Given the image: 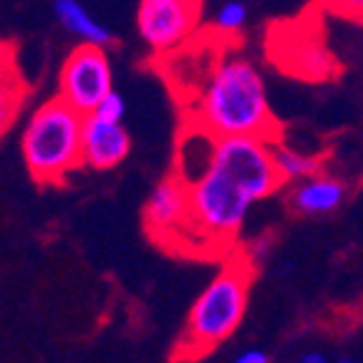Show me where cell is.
<instances>
[{"mask_svg":"<svg viewBox=\"0 0 363 363\" xmlns=\"http://www.w3.org/2000/svg\"><path fill=\"white\" fill-rule=\"evenodd\" d=\"M245 23H247V6L242 0H227L215 16V28L225 35H235Z\"/></svg>","mask_w":363,"mask_h":363,"instance_id":"cell-13","label":"cell"},{"mask_svg":"<svg viewBox=\"0 0 363 363\" xmlns=\"http://www.w3.org/2000/svg\"><path fill=\"white\" fill-rule=\"evenodd\" d=\"M113 91V71L106 48L99 45H76L68 53L58 76V99L76 108L84 116H91L106 94Z\"/></svg>","mask_w":363,"mask_h":363,"instance_id":"cell-6","label":"cell"},{"mask_svg":"<svg viewBox=\"0 0 363 363\" xmlns=\"http://www.w3.org/2000/svg\"><path fill=\"white\" fill-rule=\"evenodd\" d=\"M233 363H272V361L265 351H260V348H247V351H242L240 356H235Z\"/></svg>","mask_w":363,"mask_h":363,"instance_id":"cell-16","label":"cell"},{"mask_svg":"<svg viewBox=\"0 0 363 363\" xmlns=\"http://www.w3.org/2000/svg\"><path fill=\"white\" fill-rule=\"evenodd\" d=\"M335 363H358V361H353V358H340V361H335Z\"/></svg>","mask_w":363,"mask_h":363,"instance_id":"cell-19","label":"cell"},{"mask_svg":"<svg viewBox=\"0 0 363 363\" xmlns=\"http://www.w3.org/2000/svg\"><path fill=\"white\" fill-rule=\"evenodd\" d=\"M86 116L63 99H48L30 113L23 129L21 152L30 177L38 184H61L71 172L84 167L81 139Z\"/></svg>","mask_w":363,"mask_h":363,"instance_id":"cell-4","label":"cell"},{"mask_svg":"<svg viewBox=\"0 0 363 363\" xmlns=\"http://www.w3.org/2000/svg\"><path fill=\"white\" fill-rule=\"evenodd\" d=\"M204 0H142L136 8V30L157 56L184 48L202 23Z\"/></svg>","mask_w":363,"mask_h":363,"instance_id":"cell-5","label":"cell"},{"mask_svg":"<svg viewBox=\"0 0 363 363\" xmlns=\"http://www.w3.org/2000/svg\"><path fill=\"white\" fill-rule=\"evenodd\" d=\"M293 363H328V358H325V353H320V351H306L295 358Z\"/></svg>","mask_w":363,"mask_h":363,"instance_id":"cell-18","label":"cell"},{"mask_svg":"<svg viewBox=\"0 0 363 363\" xmlns=\"http://www.w3.org/2000/svg\"><path fill=\"white\" fill-rule=\"evenodd\" d=\"M144 225L157 242L187 233L189 227V187L179 177H167L152 189L144 207Z\"/></svg>","mask_w":363,"mask_h":363,"instance_id":"cell-7","label":"cell"},{"mask_svg":"<svg viewBox=\"0 0 363 363\" xmlns=\"http://www.w3.org/2000/svg\"><path fill=\"white\" fill-rule=\"evenodd\" d=\"M315 6L343 21L363 23V0H315Z\"/></svg>","mask_w":363,"mask_h":363,"instance_id":"cell-14","label":"cell"},{"mask_svg":"<svg viewBox=\"0 0 363 363\" xmlns=\"http://www.w3.org/2000/svg\"><path fill=\"white\" fill-rule=\"evenodd\" d=\"M124 113H126L124 96H121L119 91H111V94L104 96V101L99 104L96 111L91 113V116H96V119H101V121H111V124H121Z\"/></svg>","mask_w":363,"mask_h":363,"instance_id":"cell-15","label":"cell"},{"mask_svg":"<svg viewBox=\"0 0 363 363\" xmlns=\"http://www.w3.org/2000/svg\"><path fill=\"white\" fill-rule=\"evenodd\" d=\"M187 129H197L215 142L255 136L278 142L280 124L267 101L260 68L242 53L215 61L187 113Z\"/></svg>","mask_w":363,"mask_h":363,"instance_id":"cell-2","label":"cell"},{"mask_svg":"<svg viewBox=\"0 0 363 363\" xmlns=\"http://www.w3.org/2000/svg\"><path fill=\"white\" fill-rule=\"evenodd\" d=\"M267 247H270V240H257L255 245H252V255L247 257V262H262V257L267 255Z\"/></svg>","mask_w":363,"mask_h":363,"instance_id":"cell-17","label":"cell"},{"mask_svg":"<svg viewBox=\"0 0 363 363\" xmlns=\"http://www.w3.org/2000/svg\"><path fill=\"white\" fill-rule=\"evenodd\" d=\"M252 267L247 260L227 262L197 295L174 348V361L187 363L215 351L240 328L250 301Z\"/></svg>","mask_w":363,"mask_h":363,"instance_id":"cell-3","label":"cell"},{"mask_svg":"<svg viewBox=\"0 0 363 363\" xmlns=\"http://www.w3.org/2000/svg\"><path fill=\"white\" fill-rule=\"evenodd\" d=\"M53 13H56L63 28L71 30L76 38H81V43L106 48L113 40L111 30L91 16L79 0H53Z\"/></svg>","mask_w":363,"mask_h":363,"instance_id":"cell-11","label":"cell"},{"mask_svg":"<svg viewBox=\"0 0 363 363\" xmlns=\"http://www.w3.org/2000/svg\"><path fill=\"white\" fill-rule=\"evenodd\" d=\"M131 152V136L124 124H111L96 116H86L81 139V162L89 169H113Z\"/></svg>","mask_w":363,"mask_h":363,"instance_id":"cell-8","label":"cell"},{"mask_svg":"<svg viewBox=\"0 0 363 363\" xmlns=\"http://www.w3.org/2000/svg\"><path fill=\"white\" fill-rule=\"evenodd\" d=\"M272 162H275V169H278L283 184L285 182L298 184V182H306L315 174H323V157L298 152V149L280 142H272Z\"/></svg>","mask_w":363,"mask_h":363,"instance_id":"cell-12","label":"cell"},{"mask_svg":"<svg viewBox=\"0 0 363 363\" xmlns=\"http://www.w3.org/2000/svg\"><path fill=\"white\" fill-rule=\"evenodd\" d=\"M26 96H28V84L21 76L13 45L0 43V139L18 119Z\"/></svg>","mask_w":363,"mask_h":363,"instance_id":"cell-10","label":"cell"},{"mask_svg":"<svg viewBox=\"0 0 363 363\" xmlns=\"http://www.w3.org/2000/svg\"><path fill=\"white\" fill-rule=\"evenodd\" d=\"M346 197H348L346 182L323 172V174H315L311 179L293 184V189L288 194V204L295 215L320 217L338 210L340 204L346 202Z\"/></svg>","mask_w":363,"mask_h":363,"instance_id":"cell-9","label":"cell"},{"mask_svg":"<svg viewBox=\"0 0 363 363\" xmlns=\"http://www.w3.org/2000/svg\"><path fill=\"white\" fill-rule=\"evenodd\" d=\"M280 179L272 162V142L240 136L215 144L210 164L189 187L187 233L212 245L233 242L250 210L278 192Z\"/></svg>","mask_w":363,"mask_h":363,"instance_id":"cell-1","label":"cell"}]
</instances>
